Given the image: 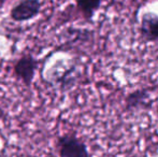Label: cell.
<instances>
[{
	"label": "cell",
	"instance_id": "3957f363",
	"mask_svg": "<svg viewBox=\"0 0 158 157\" xmlns=\"http://www.w3.org/2000/svg\"><path fill=\"white\" fill-rule=\"evenodd\" d=\"M42 3L40 0H22L10 11V17L16 23L27 22L40 14Z\"/></svg>",
	"mask_w": 158,
	"mask_h": 157
},
{
	"label": "cell",
	"instance_id": "277c9868",
	"mask_svg": "<svg viewBox=\"0 0 158 157\" xmlns=\"http://www.w3.org/2000/svg\"><path fill=\"white\" fill-rule=\"evenodd\" d=\"M152 89L148 87H142L129 93L125 98V112H139L148 110L152 105L151 100Z\"/></svg>",
	"mask_w": 158,
	"mask_h": 157
},
{
	"label": "cell",
	"instance_id": "8992f818",
	"mask_svg": "<svg viewBox=\"0 0 158 157\" xmlns=\"http://www.w3.org/2000/svg\"><path fill=\"white\" fill-rule=\"evenodd\" d=\"M102 2L103 0H75V6L83 19L87 22H90L95 13L100 9Z\"/></svg>",
	"mask_w": 158,
	"mask_h": 157
},
{
	"label": "cell",
	"instance_id": "5b68a950",
	"mask_svg": "<svg viewBox=\"0 0 158 157\" xmlns=\"http://www.w3.org/2000/svg\"><path fill=\"white\" fill-rule=\"evenodd\" d=\"M141 38L145 42L158 41V14L155 12H144L141 15L139 26Z\"/></svg>",
	"mask_w": 158,
	"mask_h": 157
},
{
	"label": "cell",
	"instance_id": "6da1fadb",
	"mask_svg": "<svg viewBox=\"0 0 158 157\" xmlns=\"http://www.w3.org/2000/svg\"><path fill=\"white\" fill-rule=\"evenodd\" d=\"M58 157H92L86 143L74 134H64L56 140Z\"/></svg>",
	"mask_w": 158,
	"mask_h": 157
},
{
	"label": "cell",
	"instance_id": "7a4b0ae2",
	"mask_svg": "<svg viewBox=\"0 0 158 157\" xmlns=\"http://www.w3.org/2000/svg\"><path fill=\"white\" fill-rule=\"evenodd\" d=\"M39 68V60L31 54H23L13 66V74L24 85L29 87Z\"/></svg>",
	"mask_w": 158,
	"mask_h": 157
},
{
	"label": "cell",
	"instance_id": "52a82bcc",
	"mask_svg": "<svg viewBox=\"0 0 158 157\" xmlns=\"http://www.w3.org/2000/svg\"><path fill=\"white\" fill-rule=\"evenodd\" d=\"M156 116H157V118H158V103L156 105Z\"/></svg>",
	"mask_w": 158,
	"mask_h": 157
}]
</instances>
